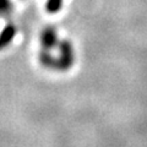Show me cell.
<instances>
[{"mask_svg": "<svg viewBox=\"0 0 147 147\" xmlns=\"http://www.w3.org/2000/svg\"><path fill=\"white\" fill-rule=\"evenodd\" d=\"M58 48H59V57H58L57 71H61V72L69 71L74 65V61H75V53H74L72 44L70 40L64 39L59 42Z\"/></svg>", "mask_w": 147, "mask_h": 147, "instance_id": "1", "label": "cell"}, {"mask_svg": "<svg viewBox=\"0 0 147 147\" xmlns=\"http://www.w3.org/2000/svg\"><path fill=\"white\" fill-rule=\"evenodd\" d=\"M16 36V27L12 24H7L0 32V50L10 45Z\"/></svg>", "mask_w": 147, "mask_h": 147, "instance_id": "3", "label": "cell"}, {"mask_svg": "<svg viewBox=\"0 0 147 147\" xmlns=\"http://www.w3.org/2000/svg\"><path fill=\"white\" fill-rule=\"evenodd\" d=\"M12 3L11 0H0V15L9 16L12 12Z\"/></svg>", "mask_w": 147, "mask_h": 147, "instance_id": "6", "label": "cell"}, {"mask_svg": "<svg viewBox=\"0 0 147 147\" xmlns=\"http://www.w3.org/2000/svg\"><path fill=\"white\" fill-rule=\"evenodd\" d=\"M40 45L42 49L44 50H52L54 47H57L59 44V39H58V33L57 30L53 26H47L45 28L40 32Z\"/></svg>", "mask_w": 147, "mask_h": 147, "instance_id": "2", "label": "cell"}, {"mask_svg": "<svg viewBox=\"0 0 147 147\" xmlns=\"http://www.w3.org/2000/svg\"><path fill=\"white\" fill-rule=\"evenodd\" d=\"M64 0H47L45 3V10L48 13H57L61 10Z\"/></svg>", "mask_w": 147, "mask_h": 147, "instance_id": "5", "label": "cell"}, {"mask_svg": "<svg viewBox=\"0 0 147 147\" xmlns=\"http://www.w3.org/2000/svg\"><path fill=\"white\" fill-rule=\"evenodd\" d=\"M39 63L44 67L50 69V70H57L58 69V58L53 57L49 50L42 49V52L39 53Z\"/></svg>", "mask_w": 147, "mask_h": 147, "instance_id": "4", "label": "cell"}]
</instances>
